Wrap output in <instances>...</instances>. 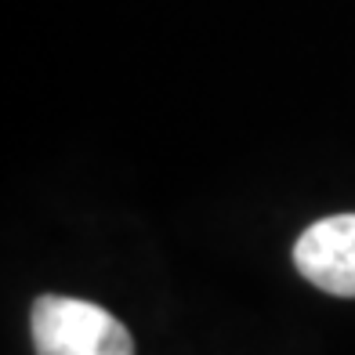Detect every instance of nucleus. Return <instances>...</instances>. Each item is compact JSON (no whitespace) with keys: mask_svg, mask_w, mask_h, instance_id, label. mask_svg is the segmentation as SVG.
Returning a JSON list of instances; mask_svg holds the SVG:
<instances>
[{"mask_svg":"<svg viewBox=\"0 0 355 355\" xmlns=\"http://www.w3.org/2000/svg\"><path fill=\"white\" fill-rule=\"evenodd\" d=\"M37 355H135V337L102 304L44 294L33 301Z\"/></svg>","mask_w":355,"mask_h":355,"instance_id":"f257e3e1","label":"nucleus"},{"mask_svg":"<svg viewBox=\"0 0 355 355\" xmlns=\"http://www.w3.org/2000/svg\"><path fill=\"white\" fill-rule=\"evenodd\" d=\"M294 265L312 286L334 297H355V214H334L304 229Z\"/></svg>","mask_w":355,"mask_h":355,"instance_id":"f03ea898","label":"nucleus"}]
</instances>
